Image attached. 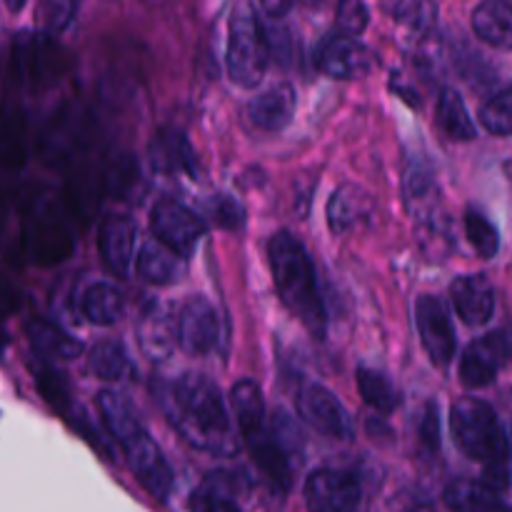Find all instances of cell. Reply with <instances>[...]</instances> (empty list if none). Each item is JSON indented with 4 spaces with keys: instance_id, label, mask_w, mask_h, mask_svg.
Wrapping results in <instances>:
<instances>
[{
    "instance_id": "obj_20",
    "label": "cell",
    "mask_w": 512,
    "mask_h": 512,
    "mask_svg": "<svg viewBox=\"0 0 512 512\" xmlns=\"http://www.w3.org/2000/svg\"><path fill=\"white\" fill-rule=\"evenodd\" d=\"M150 163L158 173H193V153L180 130H160L150 143Z\"/></svg>"
},
{
    "instance_id": "obj_17",
    "label": "cell",
    "mask_w": 512,
    "mask_h": 512,
    "mask_svg": "<svg viewBox=\"0 0 512 512\" xmlns=\"http://www.w3.org/2000/svg\"><path fill=\"white\" fill-rule=\"evenodd\" d=\"M248 115L260 130H283L288 128L295 115V90L288 83H280L250 100Z\"/></svg>"
},
{
    "instance_id": "obj_37",
    "label": "cell",
    "mask_w": 512,
    "mask_h": 512,
    "mask_svg": "<svg viewBox=\"0 0 512 512\" xmlns=\"http://www.w3.org/2000/svg\"><path fill=\"white\" fill-rule=\"evenodd\" d=\"M40 20L48 25L50 30H63L68 25L70 15L75 13L73 3H43L40 5Z\"/></svg>"
},
{
    "instance_id": "obj_31",
    "label": "cell",
    "mask_w": 512,
    "mask_h": 512,
    "mask_svg": "<svg viewBox=\"0 0 512 512\" xmlns=\"http://www.w3.org/2000/svg\"><path fill=\"white\" fill-rule=\"evenodd\" d=\"M480 123L493 135H512V88L490 95L480 108Z\"/></svg>"
},
{
    "instance_id": "obj_23",
    "label": "cell",
    "mask_w": 512,
    "mask_h": 512,
    "mask_svg": "<svg viewBox=\"0 0 512 512\" xmlns=\"http://www.w3.org/2000/svg\"><path fill=\"white\" fill-rule=\"evenodd\" d=\"M80 310L95 325H113L125 310L123 293L110 283H93L80 298Z\"/></svg>"
},
{
    "instance_id": "obj_33",
    "label": "cell",
    "mask_w": 512,
    "mask_h": 512,
    "mask_svg": "<svg viewBox=\"0 0 512 512\" xmlns=\"http://www.w3.org/2000/svg\"><path fill=\"white\" fill-rule=\"evenodd\" d=\"M420 448L428 455H438L440 450V415L435 403H428L423 410V418H420Z\"/></svg>"
},
{
    "instance_id": "obj_29",
    "label": "cell",
    "mask_w": 512,
    "mask_h": 512,
    "mask_svg": "<svg viewBox=\"0 0 512 512\" xmlns=\"http://www.w3.org/2000/svg\"><path fill=\"white\" fill-rule=\"evenodd\" d=\"M465 235H468L470 245H473L475 253H478L480 258L490 260L498 255L500 235L498 230H495V225L490 223L480 210L475 208L465 210Z\"/></svg>"
},
{
    "instance_id": "obj_27",
    "label": "cell",
    "mask_w": 512,
    "mask_h": 512,
    "mask_svg": "<svg viewBox=\"0 0 512 512\" xmlns=\"http://www.w3.org/2000/svg\"><path fill=\"white\" fill-rule=\"evenodd\" d=\"M358 390L365 403L373 410H378V413H393V410H398L400 400H403L393 380L373 368L358 370Z\"/></svg>"
},
{
    "instance_id": "obj_24",
    "label": "cell",
    "mask_w": 512,
    "mask_h": 512,
    "mask_svg": "<svg viewBox=\"0 0 512 512\" xmlns=\"http://www.w3.org/2000/svg\"><path fill=\"white\" fill-rule=\"evenodd\" d=\"M438 128L443 130L448 138L463 140V143L478 138V128H475L473 118H470L468 108H465V103H463V98H460L458 90L445 88L443 93H440Z\"/></svg>"
},
{
    "instance_id": "obj_21",
    "label": "cell",
    "mask_w": 512,
    "mask_h": 512,
    "mask_svg": "<svg viewBox=\"0 0 512 512\" xmlns=\"http://www.w3.org/2000/svg\"><path fill=\"white\" fill-rule=\"evenodd\" d=\"M140 278L153 285H173L183 278L185 263L180 255L160 245L158 240H148L138 255Z\"/></svg>"
},
{
    "instance_id": "obj_18",
    "label": "cell",
    "mask_w": 512,
    "mask_h": 512,
    "mask_svg": "<svg viewBox=\"0 0 512 512\" xmlns=\"http://www.w3.org/2000/svg\"><path fill=\"white\" fill-rule=\"evenodd\" d=\"M445 505L453 512H505L503 498L488 480H453L445 488Z\"/></svg>"
},
{
    "instance_id": "obj_11",
    "label": "cell",
    "mask_w": 512,
    "mask_h": 512,
    "mask_svg": "<svg viewBox=\"0 0 512 512\" xmlns=\"http://www.w3.org/2000/svg\"><path fill=\"white\" fill-rule=\"evenodd\" d=\"M315 65L330 78H358V75L368 73L370 53L355 35L330 30L315 48Z\"/></svg>"
},
{
    "instance_id": "obj_38",
    "label": "cell",
    "mask_w": 512,
    "mask_h": 512,
    "mask_svg": "<svg viewBox=\"0 0 512 512\" xmlns=\"http://www.w3.org/2000/svg\"><path fill=\"white\" fill-rule=\"evenodd\" d=\"M258 10L263 15H268V20H280L293 10V3H263Z\"/></svg>"
},
{
    "instance_id": "obj_30",
    "label": "cell",
    "mask_w": 512,
    "mask_h": 512,
    "mask_svg": "<svg viewBox=\"0 0 512 512\" xmlns=\"http://www.w3.org/2000/svg\"><path fill=\"white\" fill-rule=\"evenodd\" d=\"M190 512H243L228 493V480H208L190 495Z\"/></svg>"
},
{
    "instance_id": "obj_2",
    "label": "cell",
    "mask_w": 512,
    "mask_h": 512,
    "mask_svg": "<svg viewBox=\"0 0 512 512\" xmlns=\"http://www.w3.org/2000/svg\"><path fill=\"white\" fill-rule=\"evenodd\" d=\"M270 270H273L275 288L285 308L303 320L305 328L323 340L328 330V310L318 288L313 260L298 238L288 230H280L268 243Z\"/></svg>"
},
{
    "instance_id": "obj_8",
    "label": "cell",
    "mask_w": 512,
    "mask_h": 512,
    "mask_svg": "<svg viewBox=\"0 0 512 512\" xmlns=\"http://www.w3.org/2000/svg\"><path fill=\"white\" fill-rule=\"evenodd\" d=\"M415 320H418L423 348L433 360V365L448 368L458 353V340H455L453 320H450L443 300L438 295H420L418 305H415Z\"/></svg>"
},
{
    "instance_id": "obj_16",
    "label": "cell",
    "mask_w": 512,
    "mask_h": 512,
    "mask_svg": "<svg viewBox=\"0 0 512 512\" xmlns=\"http://www.w3.org/2000/svg\"><path fill=\"white\" fill-rule=\"evenodd\" d=\"M95 400H98V410L100 418H103L105 430L113 435L115 443L123 445V450L128 448L130 443H135L138 438H143V423H140L133 403H130L125 395L115 393V390H103V393H98Z\"/></svg>"
},
{
    "instance_id": "obj_7",
    "label": "cell",
    "mask_w": 512,
    "mask_h": 512,
    "mask_svg": "<svg viewBox=\"0 0 512 512\" xmlns=\"http://www.w3.org/2000/svg\"><path fill=\"white\" fill-rule=\"evenodd\" d=\"M150 230L160 245L173 250L180 258H188L205 235V223L178 200H160L150 213Z\"/></svg>"
},
{
    "instance_id": "obj_19",
    "label": "cell",
    "mask_w": 512,
    "mask_h": 512,
    "mask_svg": "<svg viewBox=\"0 0 512 512\" xmlns=\"http://www.w3.org/2000/svg\"><path fill=\"white\" fill-rule=\"evenodd\" d=\"M473 30L480 40L500 50H512V5L488 0L473 13Z\"/></svg>"
},
{
    "instance_id": "obj_28",
    "label": "cell",
    "mask_w": 512,
    "mask_h": 512,
    "mask_svg": "<svg viewBox=\"0 0 512 512\" xmlns=\"http://www.w3.org/2000/svg\"><path fill=\"white\" fill-rule=\"evenodd\" d=\"M88 370L95 378L115 383V380H125L130 375V358L123 345L115 340H103L90 350Z\"/></svg>"
},
{
    "instance_id": "obj_5",
    "label": "cell",
    "mask_w": 512,
    "mask_h": 512,
    "mask_svg": "<svg viewBox=\"0 0 512 512\" xmlns=\"http://www.w3.org/2000/svg\"><path fill=\"white\" fill-rule=\"evenodd\" d=\"M228 75L240 88H255L265 78L270 50L265 30L250 3L235 5L228 30Z\"/></svg>"
},
{
    "instance_id": "obj_22",
    "label": "cell",
    "mask_w": 512,
    "mask_h": 512,
    "mask_svg": "<svg viewBox=\"0 0 512 512\" xmlns=\"http://www.w3.org/2000/svg\"><path fill=\"white\" fill-rule=\"evenodd\" d=\"M28 338L40 358L73 360L78 358L80 350H83L80 340H75L73 335L65 333L60 325L48 323V320H33V323L28 325Z\"/></svg>"
},
{
    "instance_id": "obj_6",
    "label": "cell",
    "mask_w": 512,
    "mask_h": 512,
    "mask_svg": "<svg viewBox=\"0 0 512 512\" xmlns=\"http://www.w3.org/2000/svg\"><path fill=\"white\" fill-rule=\"evenodd\" d=\"M363 500V485L353 470L320 468L305 480L310 512H355Z\"/></svg>"
},
{
    "instance_id": "obj_13",
    "label": "cell",
    "mask_w": 512,
    "mask_h": 512,
    "mask_svg": "<svg viewBox=\"0 0 512 512\" xmlns=\"http://www.w3.org/2000/svg\"><path fill=\"white\" fill-rule=\"evenodd\" d=\"M125 458H128V468L133 470L135 480L155 500L168 498L170 490H173V468L148 433L125 448Z\"/></svg>"
},
{
    "instance_id": "obj_26",
    "label": "cell",
    "mask_w": 512,
    "mask_h": 512,
    "mask_svg": "<svg viewBox=\"0 0 512 512\" xmlns=\"http://www.w3.org/2000/svg\"><path fill=\"white\" fill-rule=\"evenodd\" d=\"M368 215V198L358 188H340L328 205V218L333 233H348Z\"/></svg>"
},
{
    "instance_id": "obj_12",
    "label": "cell",
    "mask_w": 512,
    "mask_h": 512,
    "mask_svg": "<svg viewBox=\"0 0 512 512\" xmlns=\"http://www.w3.org/2000/svg\"><path fill=\"white\" fill-rule=\"evenodd\" d=\"M178 343L193 355H205L220 345V318L205 298H188L178 310Z\"/></svg>"
},
{
    "instance_id": "obj_10",
    "label": "cell",
    "mask_w": 512,
    "mask_h": 512,
    "mask_svg": "<svg viewBox=\"0 0 512 512\" xmlns=\"http://www.w3.org/2000/svg\"><path fill=\"white\" fill-rule=\"evenodd\" d=\"M300 418L318 433L328 435L333 440L353 438V420H350L345 405L335 398L323 385H305L298 395Z\"/></svg>"
},
{
    "instance_id": "obj_32",
    "label": "cell",
    "mask_w": 512,
    "mask_h": 512,
    "mask_svg": "<svg viewBox=\"0 0 512 512\" xmlns=\"http://www.w3.org/2000/svg\"><path fill=\"white\" fill-rule=\"evenodd\" d=\"M388 10L393 13V18L398 20V23L403 25H410V28L415 30H425L433 25L435 15H438V8H435L433 3H395V5H388Z\"/></svg>"
},
{
    "instance_id": "obj_25",
    "label": "cell",
    "mask_w": 512,
    "mask_h": 512,
    "mask_svg": "<svg viewBox=\"0 0 512 512\" xmlns=\"http://www.w3.org/2000/svg\"><path fill=\"white\" fill-rule=\"evenodd\" d=\"M140 340H143L145 350L155 358H163L173 348V338L178 340V323H170L168 310L165 308H150L143 315V323L138 328Z\"/></svg>"
},
{
    "instance_id": "obj_1",
    "label": "cell",
    "mask_w": 512,
    "mask_h": 512,
    "mask_svg": "<svg viewBox=\"0 0 512 512\" xmlns=\"http://www.w3.org/2000/svg\"><path fill=\"white\" fill-rule=\"evenodd\" d=\"M165 415L173 428L193 448L230 458L240 450L238 433L233 428L225 400L218 385L200 373H185L163 388Z\"/></svg>"
},
{
    "instance_id": "obj_34",
    "label": "cell",
    "mask_w": 512,
    "mask_h": 512,
    "mask_svg": "<svg viewBox=\"0 0 512 512\" xmlns=\"http://www.w3.org/2000/svg\"><path fill=\"white\" fill-rule=\"evenodd\" d=\"M210 218L223 228H238L243 223V208L230 195H215L208 203Z\"/></svg>"
},
{
    "instance_id": "obj_36",
    "label": "cell",
    "mask_w": 512,
    "mask_h": 512,
    "mask_svg": "<svg viewBox=\"0 0 512 512\" xmlns=\"http://www.w3.org/2000/svg\"><path fill=\"white\" fill-rule=\"evenodd\" d=\"M368 28V8L363 3H343L338 8V30L358 38Z\"/></svg>"
},
{
    "instance_id": "obj_3",
    "label": "cell",
    "mask_w": 512,
    "mask_h": 512,
    "mask_svg": "<svg viewBox=\"0 0 512 512\" xmlns=\"http://www.w3.org/2000/svg\"><path fill=\"white\" fill-rule=\"evenodd\" d=\"M450 428L458 448L475 463L488 468V483L495 488H508V455L510 443L500 425L498 415L485 400L460 398L450 410Z\"/></svg>"
},
{
    "instance_id": "obj_9",
    "label": "cell",
    "mask_w": 512,
    "mask_h": 512,
    "mask_svg": "<svg viewBox=\"0 0 512 512\" xmlns=\"http://www.w3.org/2000/svg\"><path fill=\"white\" fill-rule=\"evenodd\" d=\"M508 360H512V333L498 330V333L485 335L483 340H475L465 348L460 358V380L468 388H485L495 380L498 370Z\"/></svg>"
},
{
    "instance_id": "obj_35",
    "label": "cell",
    "mask_w": 512,
    "mask_h": 512,
    "mask_svg": "<svg viewBox=\"0 0 512 512\" xmlns=\"http://www.w3.org/2000/svg\"><path fill=\"white\" fill-rule=\"evenodd\" d=\"M265 40H268L270 58H280V63L290 65V48H293V40H290L288 30L280 25V20H270V25H263Z\"/></svg>"
},
{
    "instance_id": "obj_15",
    "label": "cell",
    "mask_w": 512,
    "mask_h": 512,
    "mask_svg": "<svg viewBox=\"0 0 512 512\" xmlns=\"http://www.w3.org/2000/svg\"><path fill=\"white\" fill-rule=\"evenodd\" d=\"M135 253V223L128 215H110L100 225V255L113 275H128Z\"/></svg>"
},
{
    "instance_id": "obj_14",
    "label": "cell",
    "mask_w": 512,
    "mask_h": 512,
    "mask_svg": "<svg viewBox=\"0 0 512 512\" xmlns=\"http://www.w3.org/2000/svg\"><path fill=\"white\" fill-rule=\"evenodd\" d=\"M455 310L468 325H485L495 313V290L485 275H463L450 288Z\"/></svg>"
},
{
    "instance_id": "obj_4",
    "label": "cell",
    "mask_w": 512,
    "mask_h": 512,
    "mask_svg": "<svg viewBox=\"0 0 512 512\" xmlns=\"http://www.w3.org/2000/svg\"><path fill=\"white\" fill-rule=\"evenodd\" d=\"M240 435H243L245 448L250 450L260 473L270 480L275 490L285 493L293 483L295 458L303 450V433L295 420H290V415L283 410H275L273 418L243 430Z\"/></svg>"
}]
</instances>
